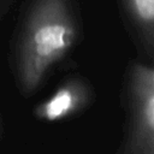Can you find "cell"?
Segmentation results:
<instances>
[{
    "instance_id": "8992f818",
    "label": "cell",
    "mask_w": 154,
    "mask_h": 154,
    "mask_svg": "<svg viewBox=\"0 0 154 154\" xmlns=\"http://www.w3.org/2000/svg\"><path fill=\"white\" fill-rule=\"evenodd\" d=\"M4 136H5V122H4V117L0 112V143L4 140Z\"/></svg>"
},
{
    "instance_id": "6da1fadb",
    "label": "cell",
    "mask_w": 154,
    "mask_h": 154,
    "mask_svg": "<svg viewBox=\"0 0 154 154\" xmlns=\"http://www.w3.org/2000/svg\"><path fill=\"white\" fill-rule=\"evenodd\" d=\"M84 37L79 0H26L14 29L10 65L24 97L41 89Z\"/></svg>"
},
{
    "instance_id": "277c9868",
    "label": "cell",
    "mask_w": 154,
    "mask_h": 154,
    "mask_svg": "<svg viewBox=\"0 0 154 154\" xmlns=\"http://www.w3.org/2000/svg\"><path fill=\"white\" fill-rule=\"evenodd\" d=\"M124 25L146 61L154 58V0H117Z\"/></svg>"
},
{
    "instance_id": "7a4b0ae2",
    "label": "cell",
    "mask_w": 154,
    "mask_h": 154,
    "mask_svg": "<svg viewBox=\"0 0 154 154\" xmlns=\"http://www.w3.org/2000/svg\"><path fill=\"white\" fill-rule=\"evenodd\" d=\"M120 101L124 123L117 154H154L153 63L130 61L124 73Z\"/></svg>"
},
{
    "instance_id": "3957f363",
    "label": "cell",
    "mask_w": 154,
    "mask_h": 154,
    "mask_svg": "<svg viewBox=\"0 0 154 154\" xmlns=\"http://www.w3.org/2000/svg\"><path fill=\"white\" fill-rule=\"evenodd\" d=\"M94 99L91 83L81 75H71L61 81L51 96L34 107L32 114L45 123L63 122L84 112Z\"/></svg>"
},
{
    "instance_id": "5b68a950",
    "label": "cell",
    "mask_w": 154,
    "mask_h": 154,
    "mask_svg": "<svg viewBox=\"0 0 154 154\" xmlns=\"http://www.w3.org/2000/svg\"><path fill=\"white\" fill-rule=\"evenodd\" d=\"M16 0H0V24L7 16V13L11 11L13 4Z\"/></svg>"
}]
</instances>
